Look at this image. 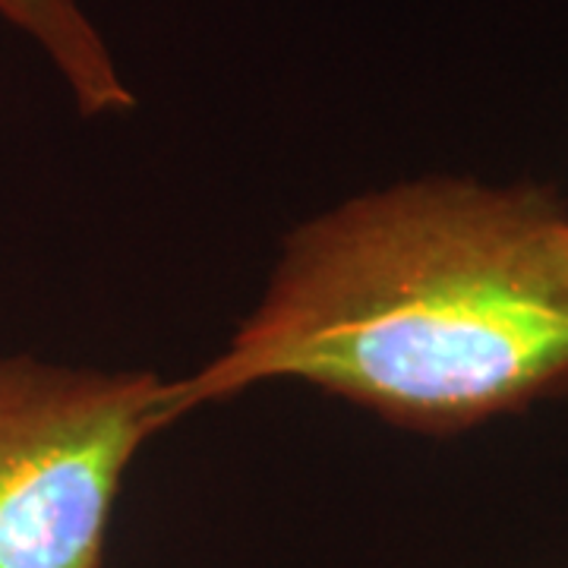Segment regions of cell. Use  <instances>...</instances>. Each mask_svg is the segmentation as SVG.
<instances>
[{"mask_svg":"<svg viewBox=\"0 0 568 568\" xmlns=\"http://www.w3.org/2000/svg\"><path fill=\"white\" fill-rule=\"evenodd\" d=\"M0 20L20 29L48 58L82 118H111L136 104L80 0H0Z\"/></svg>","mask_w":568,"mask_h":568,"instance_id":"obj_3","label":"cell"},{"mask_svg":"<svg viewBox=\"0 0 568 568\" xmlns=\"http://www.w3.org/2000/svg\"><path fill=\"white\" fill-rule=\"evenodd\" d=\"M152 369L0 357V568H104L126 467L174 426Z\"/></svg>","mask_w":568,"mask_h":568,"instance_id":"obj_2","label":"cell"},{"mask_svg":"<svg viewBox=\"0 0 568 568\" xmlns=\"http://www.w3.org/2000/svg\"><path fill=\"white\" fill-rule=\"evenodd\" d=\"M265 383L420 436L566 398L568 205L547 183L424 174L291 227L231 342L164 379V414Z\"/></svg>","mask_w":568,"mask_h":568,"instance_id":"obj_1","label":"cell"}]
</instances>
